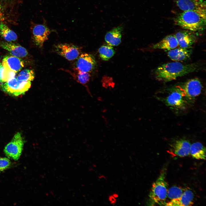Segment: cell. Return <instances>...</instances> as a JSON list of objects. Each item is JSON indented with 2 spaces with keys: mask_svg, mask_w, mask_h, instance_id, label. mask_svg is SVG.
I'll return each mask as SVG.
<instances>
[{
  "mask_svg": "<svg viewBox=\"0 0 206 206\" xmlns=\"http://www.w3.org/2000/svg\"><path fill=\"white\" fill-rule=\"evenodd\" d=\"M200 68L199 64H184L178 62L163 64L155 70V77L158 80L167 82L177 78L197 71Z\"/></svg>",
  "mask_w": 206,
  "mask_h": 206,
  "instance_id": "6da1fadb",
  "label": "cell"
},
{
  "mask_svg": "<svg viewBox=\"0 0 206 206\" xmlns=\"http://www.w3.org/2000/svg\"><path fill=\"white\" fill-rule=\"evenodd\" d=\"M175 24L192 32L203 30L206 25V10L183 11L175 18Z\"/></svg>",
  "mask_w": 206,
  "mask_h": 206,
  "instance_id": "7a4b0ae2",
  "label": "cell"
},
{
  "mask_svg": "<svg viewBox=\"0 0 206 206\" xmlns=\"http://www.w3.org/2000/svg\"><path fill=\"white\" fill-rule=\"evenodd\" d=\"M167 169L164 167L152 184L149 197L150 205H165L168 190L166 180Z\"/></svg>",
  "mask_w": 206,
  "mask_h": 206,
  "instance_id": "3957f363",
  "label": "cell"
},
{
  "mask_svg": "<svg viewBox=\"0 0 206 206\" xmlns=\"http://www.w3.org/2000/svg\"><path fill=\"white\" fill-rule=\"evenodd\" d=\"M31 82L21 81L14 77L1 84V87L5 92L17 96L24 94L30 88Z\"/></svg>",
  "mask_w": 206,
  "mask_h": 206,
  "instance_id": "277c9868",
  "label": "cell"
},
{
  "mask_svg": "<svg viewBox=\"0 0 206 206\" xmlns=\"http://www.w3.org/2000/svg\"><path fill=\"white\" fill-rule=\"evenodd\" d=\"M24 142L21 133H16L5 147L4 152L9 158L15 161L19 158L22 151Z\"/></svg>",
  "mask_w": 206,
  "mask_h": 206,
  "instance_id": "5b68a950",
  "label": "cell"
},
{
  "mask_svg": "<svg viewBox=\"0 0 206 206\" xmlns=\"http://www.w3.org/2000/svg\"><path fill=\"white\" fill-rule=\"evenodd\" d=\"M180 86L185 99L189 102L193 101L200 95L202 87L201 81L197 78L190 79Z\"/></svg>",
  "mask_w": 206,
  "mask_h": 206,
  "instance_id": "8992f818",
  "label": "cell"
},
{
  "mask_svg": "<svg viewBox=\"0 0 206 206\" xmlns=\"http://www.w3.org/2000/svg\"><path fill=\"white\" fill-rule=\"evenodd\" d=\"M55 49L58 54L70 61L76 59L81 53L80 47L72 44H58L55 46Z\"/></svg>",
  "mask_w": 206,
  "mask_h": 206,
  "instance_id": "52a82bcc",
  "label": "cell"
},
{
  "mask_svg": "<svg viewBox=\"0 0 206 206\" xmlns=\"http://www.w3.org/2000/svg\"><path fill=\"white\" fill-rule=\"evenodd\" d=\"M77 59L74 69L90 73L96 68V63L95 58L91 54L82 53Z\"/></svg>",
  "mask_w": 206,
  "mask_h": 206,
  "instance_id": "ba28073f",
  "label": "cell"
},
{
  "mask_svg": "<svg viewBox=\"0 0 206 206\" xmlns=\"http://www.w3.org/2000/svg\"><path fill=\"white\" fill-rule=\"evenodd\" d=\"M32 37L35 44L41 47L43 43L48 39L52 32L45 23L42 24H34L32 28Z\"/></svg>",
  "mask_w": 206,
  "mask_h": 206,
  "instance_id": "9c48e42d",
  "label": "cell"
},
{
  "mask_svg": "<svg viewBox=\"0 0 206 206\" xmlns=\"http://www.w3.org/2000/svg\"><path fill=\"white\" fill-rule=\"evenodd\" d=\"M184 95L180 86L175 87L165 99V102L172 108H181L185 104Z\"/></svg>",
  "mask_w": 206,
  "mask_h": 206,
  "instance_id": "30bf717a",
  "label": "cell"
},
{
  "mask_svg": "<svg viewBox=\"0 0 206 206\" xmlns=\"http://www.w3.org/2000/svg\"><path fill=\"white\" fill-rule=\"evenodd\" d=\"M178 7L183 11L206 10L205 0H176Z\"/></svg>",
  "mask_w": 206,
  "mask_h": 206,
  "instance_id": "8fae6325",
  "label": "cell"
},
{
  "mask_svg": "<svg viewBox=\"0 0 206 206\" xmlns=\"http://www.w3.org/2000/svg\"><path fill=\"white\" fill-rule=\"evenodd\" d=\"M191 144L188 140L181 139L176 141L172 146L170 154L174 156L184 157L190 154Z\"/></svg>",
  "mask_w": 206,
  "mask_h": 206,
  "instance_id": "7c38bea8",
  "label": "cell"
},
{
  "mask_svg": "<svg viewBox=\"0 0 206 206\" xmlns=\"http://www.w3.org/2000/svg\"><path fill=\"white\" fill-rule=\"evenodd\" d=\"M179 47L188 48H191L196 41L195 35L187 30L181 31L178 32L174 35Z\"/></svg>",
  "mask_w": 206,
  "mask_h": 206,
  "instance_id": "4fadbf2b",
  "label": "cell"
},
{
  "mask_svg": "<svg viewBox=\"0 0 206 206\" xmlns=\"http://www.w3.org/2000/svg\"><path fill=\"white\" fill-rule=\"evenodd\" d=\"M194 194L189 189H186L179 198L166 202V206H191L193 204Z\"/></svg>",
  "mask_w": 206,
  "mask_h": 206,
  "instance_id": "5bb4252c",
  "label": "cell"
},
{
  "mask_svg": "<svg viewBox=\"0 0 206 206\" xmlns=\"http://www.w3.org/2000/svg\"><path fill=\"white\" fill-rule=\"evenodd\" d=\"M2 64L6 69L16 73L24 66L23 61L19 58L8 56L3 59Z\"/></svg>",
  "mask_w": 206,
  "mask_h": 206,
  "instance_id": "9a60e30c",
  "label": "cell"
},
{
  "mask_svg": "<svg viewBox=\"0 0 206 206\" xmlns=\"http://www.w3.org/2000/svg\"><path fill=\"white\" fill-rule=\"evenodd\" d=\"M192 52L191 48H185L179 47L168 50L167 54L171 60L179 62L188 59L190 57Z\"/></svg>",
  "mask_w": 206,
  "mask_h": 206,
  "instance_id": "2e32d148",
  "label": "cell"
},
{
  "mask_svg": "<svg viewBox=\"0 0 206 206\" xmlns=\"http://www.w3.org/2000/svg\"><path fill=\"white\" fill-rule=\"evenodd\" d=\"M3 48L9 51L13 56L18 58L26 56L28 52L24 47L11 42H3L0 43Z\"/></svg>",
  "mask_w": 206,
  "mask_h": 206,
  "instance_id": "e0dca14e",
  "label": "cell"
},
{
  "mask_svg": "<svg viewBox=\"0 0 206 206\" xmlns=\"http://www.w3.org/2000/svg\"><path fill=\"white\" fill-rule=\"evenodd\" d=\"M123 26L120 25L115 27L107 32L105 37L106 42L112 46L118 45L121 42L122 33Z\"/></svg>",
  "mask_w": 206,
  "mask_h": 206,
  "instance_id": "ac0fdd59",
  "label": "cell"
},
{
  "mask_svg": "<svg viewBox=\"0 0 206 206\" xmlns=\"http://www.w3.org/2000/svg\"><path fill=\"white\" fill-rule=\"evenodd\" d=\"M178 46L177 40L174 35H167L159 42L152 46L155 49H161L168 51L173 49Z\"/></svg>",
  "mask_w": 206,
  "mask_h": 206,
  "instance_id": "d6986e66",
  "label": "cell"
},
{
  "mask_svg": "<svg viewBox=\"0 0 206 206\" xmlns=\"http://www.w3.org/2000/svg\"><path fill=\"white\" fill-rule=\"evenodd\" d=\"M61 70L70 74L78 82L86 87L89 92L87 84L89 82L90 77L89 73L82 72L74 69L73 71L63 69H62Z\"/></svg>",
  "mask_w": 206,
  "mask_h": 206,
  "instance_id": "ffe728a7",
  "label": "cell"
},
{
  "mask_svg": "<svg viewBox=\"0 0 206 206\" xmlns=\"http://www.w3.org/2000/svg\"><path fill=\"white\" fill-rule=\"evenodd\" d=\"M190 154L196 159L205 160V147L200 142L193 143L191 145Z\"/></svg>",
  "mask_w": 206,
  "mask_h": 206,
  "instance_id": "44dd1931",
  "label": "cell"
},
{
  "mask_svg": "<svg viewBox=\"0 0 206 206\" xmlns=\"http://www.w3.org/2000/svg\"><path fill=\"white\" fill-rule=\"evenodd\" d=\"M0 35L7 42L14 41L17 39L16 33L7 25L2 23H0Z\"/></svg>",
  "mask_w": 206,
  "mask_h": 206,
  "instance_id": "7402d4cb",
  "label": "cell"
},
{
  "mask_svg": "<svg viewBox=\"0 0 206 206\" xmlns=\"http://www.w3.org/2000/svg\"><path fill=\"white\" fill-rule=\"evenodd\" d=\"M98 52L100 58L105 61L109 60L115 54L113 47L108 43L101 46L98 49Z\"/></svg>",
  "mask_w": 206,
  "mask_h": 206,
  "instance_id": "603a6c76",
  "label": "cell"
},
{
  "mask_svg": "<svg viewBox=\"0 0 206 206\" xmlns=\"http://www.w3.org/2000/svg\"><path fill=\"white\" fill-rule=\"evenodd\" d=\"M184 190L181 187L177 186L171 187L168 189L167 198L171 200L178 199L182 195Z\"/></svg>",
  "mask_w": 206,
  "mask_h": 206,
  "instance_id": "cb8c5ba5",
  "label": "cell"
},
{
  "mask_svg": "<svg viewBox=\"0 0 206 206\" xmlns=\"http://www.w3.org/2000/svg\"><path fill=\"white\" fill-rule=\"evenodd\" d=\"M16 73L0 65V82H5L15 77Z\"/></svg>",
  "mask_w": 206,
  "mask_h": 206,
  "instance_id": "d4e9b609",
  "label": "cell"
},
{
  "mask_svg": "<svg viewBox=\"0 0 206 206\" xmlns=\"http://www.w3.org/2000/svg\"><path fill=\"white\" fill-rule=\"evenodd\" d=\"M35 77L34 73L32 70L25 69L21 71L16 77L19 80L32 81Z\"/></svg>",
  "mask_w": 206,
  "mask_h": 206,
  "instance_id": "484cf974",
  "label": "cell"
},
{
  "mask_svg": "<svg viewBox=\"0 0 206 206\" xmlns=\"http://www.w3.org/2000/svg\"><path fill=\"white\" fill-rule=\"evenodd\" d=\"M11 163L8 159L0 157V172L7 169L10 165Z\"/></svg>",
  "mask_w": 206,
  "mask_h": 206,
  "instance_id": "4316f807",
  "label": "cell"
},
{
  "mask_svg": "<svg viewBox=\"0 0 206 206\" xmlns=\"http://www.w3.org/2000/svg\"><path fill=\"white\" fill-rule=\"evenodd\" d=\"M108 200L110 203L113 205L115 204L116 201L115 198L112 195H110L109 197Z\"/></svg>",
  "mask_w": 206,
  "mask_h": 206,
  "instance_id": "83f0119b",
  "label": "cell"
},
{
  "mask_svg": "<svg viewBox=\"0 0 206 206\" xmlns=\"http://www.w3.org/2000/svg\"><path fill=\"white\" fill-rule=\"evenodd\" d=\"M112 195L115 198L117 197L118 196V194L116 193H114Z\"/></svg>",
  "mask_w": 206,
  "mask_h": 206,
  "instance_id": "f1b7e54d",
  "label": "cell"
},
{
  "mask_svg": "<svg viewBox=\"0 0 206 206\" xmlns=\"http://www.w3.org/2000/svg\"><path fill=\"white\" fill-rule=\"evenodd\" d=\"M103 177L104 179L106 178L103 175H101L99 177V178L100 179H101Z\"/></svg>",
  "mask_w": 206,
  "mask_h": 206,
  "instance_id": "f546056e",
  "label": "cell"
},
{
  "mask_svg": "<svg viewBox=\"0 0 206 206\" xmlns=\"http://www.w3.org/2000/svg\"><path fill=\"white\" fill-rule=\"evenodd\" d=\"M2 19V17L1 14L0 15V21Z\"/></svg>",
  "mask_w": 206,
  "mask_h": 206,
  "instance_id": "4dcf8cb0",
  "label": "cell"
},
{
  "mask_svg": "<svg viewBox=\"0 0 206 206\" xmlns=\"http://www.w3.org/2000/svg\"><path fill=\"white\" fill-rule=\"evenodd\" d=\"M1 10V7H0V15H1V12H0V10Z\"/></svg>",
  "mask_w": 206,
  "mask_h": 206,
  "instance_id": "1f68e13d",
  "label": "cell"
},
{
  "mask_svg": "<svg viewBox=\"0 0 206 206\" xmlns=\"http://www.w3.org/2000/svg\"><path fill=\"white\" fill-rule=\"evenodd\" d=\"M1 64H0V65Z\"/></svg>",
  "mask_w": 206,
  "mask_h": 206,
  "instance_id": "d6a6232c",
  "label": "cell"
},
{
  "mask_svg": "<svg viewBox=\"0 0 206 206\" xmlns=\"http://www.w3.org/2000/svg\"></svg>",
  "mask_w": 206,
  "mask_h": 206,
  "instance_id": "836d02e7",
  "label": "cell"
},
{
  "mask_svg": "<svg viewBox=\"0 0 206 206\" xmlns=\"http://www.w3.org/2000/svg\"></svg>",
  "mask_w": 206,
  "mask_h": 206,
  "instance_id": "e575fe53",
  "label": "cell"
}]
</instances>
